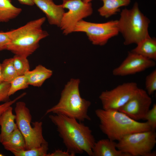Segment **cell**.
I'll list each match as a JSON object with an SVG mask.
<instances>
[{
    "mask_svg": "<svg viewBox=\"0 0 156 156\" xmlns=\"http://www.w3.org/2000/svg\"><path fill=\"white\" fill-rule=\"evenodd\" d=\"M4 81L2 71L1 64L0 63V83H1Z\"/></svg>",
    "mask_w": 156,
    "mask_h": 156,
    "instance_id": "obj_32",
    "label": "cell"
},
{
    "mask_svg": "<svg viewBox=\"0 0 156 156\" xmlns=\"http://www.w3.org/2000/svg\"><path fill=\"white\" fill-rule=\"evenodd\" d=\"M10 83L8 92L9 96L18 90L27 88L29 85L25 75L18 76L12 81Z\"/></svg>",
    "mask_w": 156,
    "mask_h": 156,
    "instance_id": "obj_24",
    "label": "cell"
},
{
    "mask_svg": "<svg viewBox=\"0 0 156 156\" xmlns=\"http://www.w3.org/2000/svg\"><path fill=\"white\" fill-rule=\"evenodd\" d=\"M150 127L151 130L155 131L156 128V104H154L152 107L149 110L146 114L144 120Z\"/></svg>",
    "mask_w": 156,
    "mask_h": 156,
    "instance_id": "obj_26",
    "label": "cell"
},
{
    "mask_svg": "<svg viewBox=\"0 0 156 156\" xmlns=\"http://www.w3.org/2000/svg\"><path fill=\"white\" fill-rule=\"evenodd\" d=\"M117 21L118 30L124 38L125 45L137 44L150 36L148 31L150 21L140 11L136 2L131 9L122 10Z\"/></svg>",
    "mask_w": 156,
    "mask_h": 156,
    "instance_id": "obj_5",
    "label": "cell"
},
{
    "mask_svg": "<svg viewBox=\"0 0 156 156\" xmlns=\"http://www.w3.org/2000/svg\"><path fill=\"white\" fill-rule=\"evenodd\" d=\"M95 114L100 120V129L113 141H118L131 133L151 130L147 122L135 121L118 111L99 109Z\"/></svg>",
    "mask_w": 156,
    "mask_h": 156,
    "instance_id": "obj_2",
    "label": "cell"
},
{
    "mask_svg": "<svg viewBox=\"0 0 156 156\" xmlns=\"http://www.w3.org/2000/svg\"><path fill=\"white\" fill-rule=\"evenodd\" d=\"M101 0L103 5L98 11L100 15L106 18L116 14L120 11V7L128 5L131 2V0Z\"/></svg>",
    "mask_w": 156,
    "mask_h": 156,
    "instance_id": "obj_19",
    "label": "cell"
},
{
    "mask_svg": "<svg viewBox=\"0 0 156 156\" xmlns=\"http://www.w3.org/2000/svg\"><path fill=\"white\" fill-rule=\"evenodd\" d=\"M152 103V99L146 91L139 88L133 96L118 111L135 121L144 120Z\"/></svg>",
    "mask_w": 156,
    "mask_h": 156,
    "instance_id": "obj_11",
    "label": "cell"
},
{
    "mask_svg": "<svg viewBox=\"0 0 156 156\" xmlns=\"http://www.w3.org/2000/svg\"><path fill=\"white\" fill-rule=\"evenodd\" d=\"M10 86L9 82L4 81L0 83V102L9 101L8 92Z\"/></svg>",
    "mask_w": 156,
    "mask_h": 156,
    "instance_id": "obj_27",
    "label": "cell"
},
{
    "mask_svg": "<svg viewBox=\"0 0 156 156\" xmlns=\"http://www.w3.org/2000/svg\"><path fill=\"white\" fill-rule=\"evenodd\" d=\"M53 74L52 70L46 68L41 65L37 66L33 70H29L25 74L28 83L34 86H41L47 79Z\"/></svg>",
    "mask_w": 156,
    "mask_h": 156,
    "instance_id": "obj_16",
    "label": "cell"
},
{
    "mask_svg": "<svg viewBox=\"0 0 156 156\" xmlns=\"http://www.w3.org/2000/svg\"><path fill=\"white\" fill-rule=\"evenodd\" d=\"M146 92L149 95L153 94L156 90V70H154L146 77Z\"/></svg>",
    "mask_w": 156,
    "mask_h": 156,
    "instance_id": "obj_25",
    "label": "cell"
},
{
    "mask_svg": "<svg viewBox=\"0 0 156 156\" xmlns=\"http://www.w3.org/2000/svg\"><path fill=\"white\" fill-rule=\"evenodd\" d=\"M139 88L134 82L124 83L109 90L102 92L99 96L103 109L118 111L135 94Z\"/></svg>",
    "mask_w": 156,
    "mask_h": 156,
    "instance_id": "obj_10",
    "label": "cell"
},
{
    "mask_svg": "<svg viewBox=\"0 0 156 156\" xmlns=\"http://www.w3.org/2000/svg\"><path fill=\"white\" fill-rule=\"evenodd\" d=\"M27 58L18 55H15L12 57L13 65L18 76L24 75L29 70V64Z\"/></svg>",
    "mask_w": 156,
    "mask_h": 156,
    "instance_id": "obj_22",
    "label": "cell"
},
{
    "mask_svg": "<svg viewBox=\"0 0 156 156\" xmlns=\"http://www.w3.org/2000/svg\"><path fill=\"white\" fill-rule=\"evenodd\" d=\"M21 4L29 6H33L34 5V0H18Z\"/></svg>",
    "mask_w": 156,
    "mask_h": 156,
    "instance_id": "obj_31",
    "label": "cell"
},
{
    "mask_svg": "<svg viewBox=\"0 0 156 156\" xmlns=\"http://www.w3.org/2000/svg\"><path fill=\"white\" fill-rule=\"evenodd\" d=\"M131 52L154 61L156 60V40L150 36L140 41Z\"/></svg>",
    "mask_w": 156,
    "mask_h": 156,
    "instance_id": "obj_17",
    "label": "cell"
},
{
    "mask_svg": "<svg viewBox=\"0 0 156 156\" xmlns=\"http://www.w3.org/2000/svg\"><path fill=\"white\" fill-rule=\"evenodd\" d=\"M1 66L4 81L10 83L18 76L14 66L12 58L4 60Z\"/></svg>",
    "mask_w": 156,
    "mask_h": 156,
    "instance_id": "obj_21",
    "label": "cell"
},
{
    "mask_svg": "<svg viewBox=\"0 0 156 156\" xmlns=\"http://www.w3.org/2000/svg\"><path fill=\"white\" fill-rule=\"evenodd\" d=\"M34 4L44 13L50 24L60 27L64 9L57 5L53 0H34Z\"/></svg>",
    "mask_w": 156,
    "mask_h": 156,
    "instance_id": "obj_13",
    "label": "cell"
},
{
    "mask_svg": "<svg viewBox=\"0 0 156 156\" xmlns=\"http://www.w3.org/2000/svg\"><path fill=\"white\" fill-rule=\"evenodd\" d=\"M46 156H73L68 151H66L58 149L51 153H47Z\"/></svg>",
    "mask_w": 156,
    "mask_h": 156,
    "instance_id": "obj_30",
    "label": "cell"
},
{
    "mask_svg": "<svg viewBox=\"0 0 156 156\" xmlns=\"http://www.w3.org/2000/svg\"><path fill=\"white\" fill-rule=\"evenodd\" d=\"M80 82L79 79H71L62 91L58 103L47 110L45 114L50 113L61 114L80 122L91 120L88 114L91 103L81 97Z\"/></svg>",
    "mask_w": 156,
    "mask_h": 156,
    "instance_id": "obj_4",
    "label": "cell"
},
{
    "mask_svg": "<svg viewBox=\"0 0 156 156\" xmlns=\"http://www.w3.org/2000/svg\"><path fill=\"white\" fill-rule=\"evenodd\" d=\"M22 11L12 4L11 0H0V22H7L15 18Z\"/></svg>",
    "mask_w": 156,
    "mask_h": 156,
    "instance_id": "obj_20",
    "label": "cell"
},
{
    "mask_svg": "<svg viewBox=\"0 0 156 156\" xmlns=\"http://www.w3.org/2000/svg\"><path fill=\"white\" fill-rule=\"evenodd\" d=\"M117 23V20L96 23L82 20L76 24L74 32H85L93 44L103 46L119 34Z\"/></svg>",
    "mask_w": 156,
    "mask_h": 156,
    "instance_id": "obj_8",
    "label": "cell"
},
{
    "mask_svg": "<svg viewBox=\"0 0 156 156\" xmlns=\"http://www.w3.org/2000/svg\"><path fill=\"white\" fill-rule=\"evenodd\" d=\"M116 143L108 138L96 142L92 149V156H129L118 149Z\"/></svg>",
    "mask_w": 156,
    "mask_h": 156,
    "instance_id": "obj_14",
    "label": "cell"
},
{
    "mask_svg": "<svg viewBox=\"0 0 156 156\" xmlns=\"http://www.w3.org/2000/svg\"><path fill=\"white\" fill-rule=\"evenodd\" d=\"M86 2H90L92 0H84Z\"/></svg>",
    "mask_w": 156,
    "mask_h": 156,
    "instance_id": "obj_33",
    "label": "cell"
},
{
    "mask_svg": "<svg viewBox=\"0 0 156 156\" xmlns=\"http://www.w3.org/2000/svg\"><path fill=\"white\" fill-rule=\"evenodd\" d=\"M156 143L155 131L150 130L125 136L118 141L116 147L129 156H155L152 150Z\"/></svg>",
    "mask_w": 156,
    "mask_h": 156,
    "instance_id": "obj_7",
    "label": "cell"
},
{
    "mask_svg": "<svg viewBox=\"0 0 156 156\" xmlns=\"http://www.w3.org/2000/svg\"><path fill=\"white\" fill-rule=\"evenodd\" d=\"M11 106L9 107L2 114L0 117V142L1 143L16 129L18 128L15 122L16 115L12 112Z\"/></svg>",
    "mask_w": 156,
    "mask_h": 156,
    "instance_id": "obj_15",
    "label": "cell"
},
{
    "mask_svg": "<svg viewBox=\"0 0 156 156\" xmlns=\"http://www.w3.org/2000/svg\"><path fill=\"white\" fill-rule=\"evenodd\" d=\"M61 6L68 11L62 17L60 27L65 35L74 32L75 27L79 21L91 15L93 13L91 3L84 0H62Z\"/></svg>",
    "mask_w": 156,
    "mask_h": 156,
    "instance_id": "obj_9",
    "label": "cell"
},
{
    "mask_svg": "<svg viewBox=\"0 0 156 156\" xmlns=\"http://www.w3.org/2000/svg\"><path fill=\"white\" fill-rule=\"evenodd\" d=\"M26 93L24 92L11 101H9L5 102L4 103L0 105V117L3 112L9 107L13 105L18 100L24 97Z\"/></svg>",
    "mask_w": 156,
    "mask_h": 156,
    "instance_id": "obj_29",
    "label": "cell"
},
{
    "mask_svg": "<svg viewBox=\"0 0 156 156\" xmlns=\"http://www.w3.org/2000/svg\"><path fill=\"white\" fill-rule=\"evenodd\" d=\"M49 149L48 142L40 147L12 153L16 156H46Z\"/></svg>",
    "mask_w": 156,
    "mask_h": 156,
    "instance_id": "obj_23",
    "label": "cell"
},
{
    "mask_svg": "<svg viewBox=\"0 0 156 156\" xmlns=\"http://www.w3.org/2000/svg\"><path fill=\"white\" fill-rule=\"evenodd\" d=\"M10 31H0V51L7 49L10 40Z\"/></svg>",
    "mask_w": 156,
    "mask_h": 156,
    "instance_id": "obj_28",
    "label": "cell"
},
{
    "mask_svg": "<svg viewBox=\"0 0 156 156\" xmlns=\"http://www.w3.org/2000/svg\"><path fill=\"white\" fill-rule=\"evenodd\" d=\"M45 20V17L40 18L10 31V40L6 50L27 57L31 55L38 48L40 41L49 35L42 28Z\"/></svg>",
    "mask_w": 156,
    "mask_h": 156,
    "instance_id": "obj_3",
    "label": "cell"
},
{
    "mask_svg": "<svg viewBox=\"0 0 156 156\" xmlns=\"http://www.w3.org/2000/svg\"><path fill=\"white\" fill-rule=\"evenodd\" d=\"M14 111L16 123L25 140V150L38 147L47 142L43 135L42 122H32L31 126L32 116L24 102H17Z\"/></svg>",
    "mask_w": 156,
    "mask_h": 156,
    "instance_id": "obj_6",
    "label": "cell"
},
{
    "mask_svg": "<svg viewBox=\"0 0 156 156\" xmlns=\"http://www.w3.org/2000/svg\"><path fill=\"white\" fill-rule=\"evenodd\" d=\"M49 117L56 126L67 151L73 156L84 152L92 156L96 141L89 127L79 122L74 118L62 115H51Z\"/></svg>",
    "mask_w": 156,
    "mask_h": 156,
    "instance_id": "obj_1",
    "label": "cell"
},
{
    "mask_svg": "<svg viewBox=\"0 0 156 156\" xmlns=\"http://www.w3.org/2000/svg\"><path fill=\"white\" fill-rule=\"evenodd\" d=\"M4 148L12 153L25 150L24 138L18 128L2 143Z\"/></svg>",
    "mask_w": 156,
    "mask_h": 156,
    "instance_id": "obj_18",
    "label": "cell"
},
{
    "mask_svg": "<svg viewBox=\"0 0 156 156\" xmlns=\"http://www.w3.org/2000/svg\"><path fill=\"white\" fill-rule=\"evenodd\" d=\"M155 65V61L130 51L121 64L114 69L112 74L114 76H120L134 74Z\"/></svg>",
    "mask_w": 156,
    "mask_h": 156,
    "instance_id": "obj_12",
    "label": "cell"
}]
</instances>
